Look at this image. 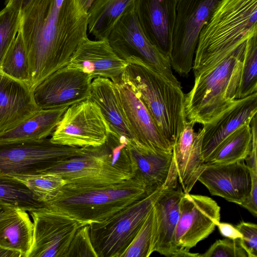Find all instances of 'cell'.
<instances>
[{
  "label": "cell",
  "instance_id": "52a82bcc",
  "mask_svg": "<svg viewBox=\"0 0 257 257\" xmlns=\"http://www.w3.org/2000/svg\"><path fill=\"white\" fill-rule=\"evenodd\" d=\"M166 182L106 219L88 225L91 241L97 257H121L144 223Z\"/></svg>",
  "mask_w": 257,
  "mask_h": 257
},
{
  "label": "cell",
  "instance_id": "8fae6325",
  "mask_svg": "<svg viewBox=\"0 0 257 257\" xmlns=\"http://www.w3.org/2000/svg\"><path fill=\"white\" fill-rule=\"evenodd\" d=\"M110 47L121 59H140L175 84L170 58L162 54L149 40L138 21L134 9L124 13L116 23L107 38Z\"/></svg>",
  "mask_w": 257,
  "mask_h": 257
},
{
  "label": "cell",
  "instance_id": "9c48e42d",
  "mask_svg": "<svg viewBox=\"0 0 257 257\" xmlns=\"http://www.w3.org/2000/svg\"><path fill=\"white\" fill-rule=\"evenodd\" d=\"M221 0H179L170 56L174 70L183 76L193 68L200 32Z\"/></svg>",
  "mask_w": 257,
  "mask_h": 257
},
{
  "label": "cell",
  "instance_id": "ab89813d",
  "mask_svg": "<svg viewBox=\"0 0 257 257\" xmlns=\"http://www.w3.org/2000/svg\"><path fill=\"white\" fill-rule=\"evenodd\" d=\"M31 0H7L6 6H11L19 10L20 12L29 3Z\"/></svg>",
  "mask_w": 257,
  "mask_h": 257
},
{
  "label": "cell",
  "instance_id": "2e32d148",
  "mask_svg": "<svg viewBox=\"0 0 257 257\" xmlns=\"http://www.w3.org/2000/svg\"><path fill=\"white\" fill-rule=\"evenodd\" d=\"M178 182L174 167L153 205L155 223L152 252L168 257H174L179 250L175 241V232L179 218L180 201L185 193Z\"/></svg>",
  "mask_w": 257,
  "mask_h": 257
},
{
  "label": "cell",
  "instance_id": "30bf717a",
  "mask_svg": "<svg viewBox=\"0 0 257 257\" xmlns=\"http://www.w3.org/2000/svg\"><path fill=\"white\" fill-rule=\"evenodd\" d=\"M110 131L100 108L87 99L67 108L50 140L72 147H98L105 143Z\"/></svg>",
  "mask_w": 257,
  "mask_h": 257
},
{
  "label": "cell",
  "instance_id": "f546056e",
  "mask_svg": "<svg viewBox=\"0 0 257 257\" xmlns=\"http://www.w3.org/2000/svg\"><path fill=\"white\" fill-rule=\"evenodd\" d=\"M1 70L7 75L24 82L29 87L30 77L28 60L20 29L4 56Z\"/></svg>",
  "mask_w": 257,
  "mask_h": 257
},
{
  "label": "cell",
  "instance_id": "4316f807",
  "mask_svg": "<svg viewBox=\"0 0 257 257\" xmlns=\"http://www.w3.org/2000/svg\"><path fill=\"white\" fill-rule=\"evenodd\" d=\"M136 0H94L88 12V29L96 40L107 38L119 18L134 9Z\"/></svg>",
  "mask_w": 257,
  "mask_h": 257
},
{
  "label": "cell",
  "instance_id": "44dd1931",
  "mask_svg": "<svg viewBox=\"0 0 257 257\" xmlns=\"http://www.w3.org/2000/svg\"><path fill=\"white\" fill-rule=\"evenodd\" d=\"M41 109L33 91L0 70V134L17 126Z\"/></svg>",
  "mask_w": 257,
  "mask_h": 257
},
{
  "label": "cell",
  "instance_id": "ffe728a7",
  "mask_svg": "<svg viewBox=\"0 0 257 257\" xmlns=\"http://www.w3.org/2000/svg\"><path fill=\"white\" fill-rule=\"evenodd\" d=\"M257 112V92L237 99L214 119L203 125L202 156L205 163L229 135L243 124L250 123Z\"/></svg>",
  "mask_w": 257,
  "mask_h": 257
},
{
  "label": "cell",
  "instance_id": "8992f818",
  "mask_svg": "<svg viewBox=\"0 0 257 257\" xmlns=\"http://www.w3.org/2000/svg\"><path fill=\"white\" fill-rule=\"evenodd\" d=\"M124 73L139 93L161 133L173 146L187 120L185 96L174 83L140 59L126 61Z\"/></svg>",
  "mask_w": 257,
  "mask_h": 257
},
{
  "label": "cell",
  "instance_id": "60d3db41",
  "mask_svg": "<svg viewBox=\"0 0 257 257\" xmlns=\"http://www.w3.org/2000/svg\"><path fill=\"white\" fill-rule=\"evenodd\" d=\"M0 257H22L19 252L0 246Z\"/></svg>",
  "mask_w": 257,
  "mask_h": 257
},
{
  "label": "cell",
  "instance_id": "8d00e7d4",
  "mask_svg": "<svg viewBox=\"0 0 257 257\" xmlns=\"http://www.w3.org/2000/svg\"><path fill=\"white\" fill-rule=\"evenodd\" d=\"M236 228L242 234L239 239L240 245L248 257H257V225L255 223L242 221Z\"/></svg>",
  "mask_w": 257,
  "mask_h": 257
},
{
  "label": "cell",
  "instance_id": "7c38bea8",
  "mask_svg": "<svg viewBox=\"0 0 257 257\" xmlns=\"http://www.w3.org/2000/svg\"><path fill=\"white\" fill-rule=\"evenodd\" d=\"M34 224L28 257H65L81 221L62 212L43 207L29 212Z\"/></svg>",
  "mask_w": 257,
  "mask_h": 257
},
{
  "label": "cell",
  "instance_id": "9a60e30c",
  "mask_svg": "<svg viewBox=\"0 0 257 257\" xmlns=\"http://www.w3.org/2000/svg\"><path fill=\"white\" fill-rule=\"evenodd\" d=\"M115 84L127 119L136 137L137 146L158 153H172L173 146L161 133L124 72Z\"/></svg>",
  "mask_w": 257,
  "mask_h": 257
},
{
  "label": "cell",
  "instance_id": "e0dca14e",
  "mask_svg": "<svg viewBox=\"0 0 257 257\" xmlns=\"http://www.w3.org/2000/svg\"><path fill=\"white\" fill-rule=\"evenodd\" d=\"M179 0H136L134 11L146 36L170 58Z\"/></svg>",
  "mask_w": 257,
  "mask_h": 257
},
{
  "label": "cell",
  "instance_id": "83f0119b",
  "mask_svg": "<svg viewBox=\"0 0 257 257\" xmlns=\"http://www.w3.org/2000/svg\"><path fill=\"white\" fill-rule=\"evenodd\" d=\"M250 123L243 124L226 138L206 164H223L244 160L251 149Z\"/></svg>",
  "mask_w": 257,
  "mask_h": 257
},
{
  "label": "cell",
  "instance_id": "6da1fadb",
  "mask_svg": "<svg viewBox=\"0 0 257 257\" xmlns=\"http://www.w3.org/2000/svg\"><path fill=\"white\" fill-rule=\"evenodd\" d=\"M20 30L34 89L66 67L87 37L88 14L78 0H31L21 11Z\"/></svg>",
  "mask_w": 257,
  "mask_h": 257
},
{
  "label": "cell",
  "instance_id": "d6986e66",
  "mask_svg": "<svg viewBox=\"0 0 257 257\" xmlns=\"http://www.w3.org/2000/svg\"><path fill=\"white\" fill-rule=\"evenodd\" d=\"M127 62L120 58L106 40H91L88 38L78 47L67 68L75 69L91 78H108L117 83L124 72Z\"/></svg>",
  "mask_w": 257,
  "mask_h": 257
},
{
  "label": "cell",
  "instance_id": "d4e9b609",
  "mask_svg": "<svg viewBox=\"0 0 257 257\" xmlns=\"http://www.w3.org/2000/svg\"><path fill=\"white\" fill-rule=\"evenodd\" d=\"M25 210L14 207L0 217V246L28 257L33 239L34 224Z\"/></svg>",
  "mask_w": 257,
  "mask_h": 257
},
{
  "label": "cell",
  "instance_id": "5bb4252c",
  "mask_svg": "<svg viewBox=\"0 0 257 257\" xmlns=\"http://www.w3.org/2000/svg\"><path fill=\"white\" fill-rule=\"evenodd\" d=\"M92 80L86 73L65 67L34 89L35 102L43 109L68 107L90 98Z\"/></svg>",
  "mask_w": 257,
  "mask_h": 257
},
{
  "label": "cell",
  "instance_id": "ba28073f",
  "mask_svg": "<svg viewBox=\"0 0 257 257\" xmlns=\"http://www.w3.org/2000/svg\"><path fill=\"white\" fill-rule=\"evenodd\" d=\"M85 148L54 144L47 138L0 142V175L40 174L62 160L81 155Z\"/></svg>",
  "mask_w": 257,
  "mask_h": 257
},
{
  "label": "cell",
  "instance_id": "f35d334b",
  "mask_svg": "<svg viewBox=\"0 0 257 257\" xmlns=\"http://www.w3.org/2000/svg\"><path fill=\"white\" fill-rule=\"evenodd\" d=\"M216 226L220 234L225 238L237 239L242 237V234L236 227L230 223L219 222Z\"/></svg>",
  "mask_w": 257,
  "mask_h": 257
},
{
  "label": "cell",
  "instance_id": "603a6c76",
  "mask_svg": "<svg viewBox=\"0 0 257 257\" xmlns=\"http://www.w3.org/2000/svg\"><path fill=\"white\" fill-rule=\"evenodd\" d=\"M91 99L100 108L110 129L137 146L127 119L117 85L108 78L97 77L91 83Z\"/></svg>",
  "mask_w": 257,
  "mask_h": 257
},
{
  "label": "cell",
  "instance_id": "d590c367",
  "mask_svg": "<svg viewBox=\"0 0 257 257\" xmlns=\"http://www.w3.org/2000/svg\"><path fill=\"white\" fill-rule=\"evenodd\" d=\"M199 257H248L245 251L240 245L239 239L225 238L214 242Z\"/></svg>",
  "mask_w": 257,
  "mask_h": 257
},
{
  "label": "cell",
  "instance_id": "cb8c5ba5",
  "mask_svg": "<svg viewBox=\"0 0 257 257\" xmlns=\"http://www.w3.org/2000/svg\"><path fill=\"white\" fill-rule=\"evenodd\" d=\"M127 148L134 176L152 191L162 187L174 164L172 152H155L130 143Z\"/></svg>",
  "mask_w": 257,
  "mask_h": 257
},
{
  "label": "cell",
  "instance_id": "7a4b0ae2",
  "mask_svg": "<svg viewBox=\"0 0 257 257\" xmlns=\"http://www.w3.org/2000/svg\"><path fill=\"white\" fill-rule=\"evenodd\" d=\"M256 34L257 0H221L200 32L194 75L213 67Z\"/></svg>",
  "mask_w": 257,
  "mask_h": 257
},
{
  "label": "cell",
  "instance_id": "1f68e13d",
  "mask_svg": "<svg viewBox=\"0 0 257 257\" xmlns=\"http://www.w3.org/2000/svg\"><path fill=\"white\" fill-rule=\"evenodd\" d=\"M257 92V34L245 43L237 99Z\"/></svg>",
  "mask_w": 257,
  "mask_h": 257
},
{
  "label": "cell",
  "instance_id": "3957f363",
  "mask_svg": "<svg viewBox=\"0 0 257 257\" xmlns=\"http://www.w3.org/2000/svg\"><path fill=\"white\" fill-rule=\"evenodd\" d=\"M155 191L148 188L135 176L111 185L66 184L54 199L44 205L89 225L106 219Z\"/></svg>",
  "mask_w": 257,
  "mask_h": 257
},
{
  "label": "cell",
  "instance_id": "4fadbf2b",
  "mask_svg": "<svg viewBox=\"0 0 257 257\" xmlns=\"http://www.w3.org/2000/svg\"><path fill=\"white\" fill-rule=\"evenodd\" d=\"M220 207L212 198L184 193L179 203V218L175 232L179 249L189 250L207 237L220 222Z\"/></svg>",
  "mask_w": 257,
  "mask_h": 257
},
{
  "label": "cell",
  "instance_id": "484cf974",
  "mask_svg": "<svg viewBox=\"0 0 257 257\" xmlns=\"http://www.w3.org/2000/svg\"><path fill=\"white\" fill-rule=\"evenodd\" d=\"M67 108L41 109L17 126L0 134V142L47 138L52 135Z\"/></svg>",
  "mask_w": 257,
  "mask_h": 257
},
{
  "label": "cell",
  "instance_id": "f1b7e54d",
  "mask_svg": "<svg viewBox=\"0 0 257 257\" xmlns=\"http://www.w3.org/2000/svg\"><path fill=\"white\" fill-rule=\"evenodd\" d=\"M0 201L29 212L45 206L25 184L9 175H0Z\"/></svg>",
  "mask_w": 257,
  "mask_h": 257
},
{
  "label": "cell",
  "instance_id": "277c9868",
  "mask_svg": "<svg viewBox=\"0 0 257 257\" xmlns=\"http://www.w3.org/2000/svg\"><path fill=\"white\" fill-rule=\"evenodd\" d=\"M129 141L110 131L103 145L87 147L81 155L54 165L42 173L56 174L67 184L105 185L125 182L134 176Z\"/></svg>",
  "mask_w": 257,
  "mask_h": 257
},
{
  "label": "cell",
  "instance_id": "ac0fdd59",
  "mask_svg": "<svg viewBox=\"0 0 257 257\" xmlns=\"http://www.w3.org/2000/svg\"><path fill=\"white\" fill-rule=\"evenodd\" d=\"M198 181L212 195L238 205L247 197L251 187L250 171L244 160L223 164L205 163Z\"/></svg>",
  "mask_w": 257,
  "mask_h": 257
},
{
  "label": "cell",
  "instance_id": "7402d4cb",
  "mask_svg": "<svg viewBox=\"0 0 257 257\" xmlns=\"http://www.w3.org/2000/svg\"><path fill=\"white\" fill-rule=\"evenodd\" d=\"M192 122L187 120L172 150L178 179L185 193H189L203 171L205 163L202 156L204 131L197 133Z\"/></svg>",
  "mask_w": 257,
  "mask_h": 257
},
{
  "label": "cell",
  "instance_id": "836d02e7",
  "mask_svg": "<svg viewBox=\"0 0 257 257\" xmlns=\"http://www.w3.org/2000/svg\"><path fill=\"white\" fill-rule=\"evenodd\" d=\"M21 12L11 6L0 11V70L3 60L15 39L21 25Z\"/></svg>",
  "mask_w": 257,
  "mask_h": 257
},
{
  "label": "cell",
  "instance_id": "5b68a950",
  "mask_svg": "<svg viewBox=\"0 0 257 257\" xmlns=\"http://www.w3.org/2000/svg\"><path fill=\"white\" fill-rule=\"evenodd\" d=\"M246 42L213 67L194 75L185 96L186 119L204 125L214 119L237 99Z\"/></svg>",
  "mask_w": 257,
  "mask_h": 257
},
{
  "label": "cell",
  "instance_id": "d6a6232c",
  "mask_svg": "<svg viewBox=\"0 0 257 257\" xmlns=\"http://www.w3.org/2000/svg\"><path fill=\"white\" fill-rule=\"evenodd\" d=\"M154 223L155 211L153 206L144 223L121 257H148L153 253Z\"/></svg>",
  "mask_w": 257,
  "mask_h": 257
},
{
  "label": "cell",
  "instance_id": "7bdbcfd3",
  "mask_svg": "<svg viewBox=\"0 0 257 257\" xmlns=\"http://www.w3.org/2000/svg\"><path fill=\"white\" fill-rule=\"evenodd\" d=\"M13 207H14L0 201V217Z\"/></svg>",
  "mask_w": 257,
  "mask_h": 257
},
{
  "label": "cell",
  "instance_id": "74e56055",
  "mask_svg": "<svg viewBox=\"0 0 257 257\" xmlns=\"http://www.w3.org/2000/svg\"><path fill=\"white\" fill-rule=\"evenodd\" d=\"M250 173L251 176V190L247 197L240 205L246 209L254 217H256L257 173L250 172Z\"/></svg>",
  "mask_w": 257,
  "mask_h": 257
},
{
  "label": "cell",
  "instance_id": "e575fe53",
  "mask_svg": "<svg viewBox=\"0 0 257 257\" xmlns=\"http://www.w3.org/2000/svg\"><path fill=\"white\" fill-rule=\"evenodd\" d=\"M65 257H97L91 241L88 225L81 227L77 231Z\"/></svg>",
  "mask_w": 257,
  "mask_h": 257
},
{
  "label": "cell",
  "instance_id": "4dcf8cb0",
  "mask_svg": "<svg viewBox=\"0 0 257 257\" xmlns=\"http://www.w3.org/2000/svg\"><path fill=\"white\" fill-rule=\"evenodd\" d=\"M32 192L36 199L42 203L54 199L67 184L60 175L52 173H40L33 175H12Z\"/></svg>",
  "mask_w": 257,
  "mask_h": 257
},
{
  "label": "cell",
  "instance_id": "b9f144b4",
  "mask_svg": "<svg viewBox=\"0 0 257 257\" xmlns=\"http://www.w3.org/2000/svg\"><path fill=\"white\" fill-rule=\"evenodd\" d=\"M93 1L94 0H78L80 6L87 14Z\"/></svg>",
  "mask_w": 257,
  "mask_h": 257
}]
</instances>
